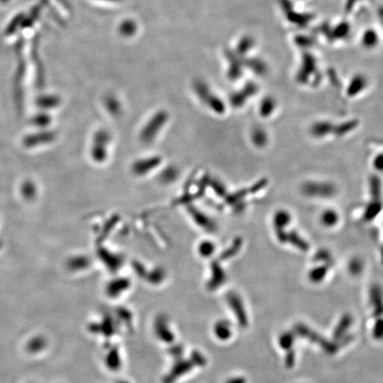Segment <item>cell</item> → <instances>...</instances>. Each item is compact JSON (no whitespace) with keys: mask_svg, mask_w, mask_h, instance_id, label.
Segmentation results:
<instances>
[{"mask_svg":"<svg viewBox=\"0 0 383 383\" xmlns=\"http://www.w3.org/2000/svg\"><path fill=\"white\" fill-rule=\"evenodd\" d=\"M295 344V333L293 332H284L279 338V346L282 349L289 351L293 349Z\"/></svg>","mask_w":383,"mask_h":383,"instance_id":"obj_15","label":"cell"},{"mask_svg":"<svg viewBox=\"0 0 383 383\" xmlns=\"http://www.w3.org/2000/svg\"><path fill=\"white\" fill-rule=\"evenodd\" d=\"M294 333L295 335H299L301 337H304L306 339L309 340L311 343L317 344L321 347L325 352L328 354H335L339 350L340 348H342V345L337 343V341H328L326 340L321 335H318V333L311 330L309 327L305 326L304 324H296L294 327Z\"/></svg>","mask_w":383,"mask_h":383,"instance_id":"obj_1","label":"cell"},{"mask_svg":"<svg viewBox=\"0 0 383 383\" xmlns=\"http://www.w3.org/2000/svg\"><path fill=\"white\" fill-rule=\"evenodd\" d=\"M251 140L253 144L257 148H264L268 144L269 138L265 130L261 128H256L251 133Z\"/></svg>","mask_w":383,"mask_h":383,"instance_id":"obj_13","label":"cell"},{"mask_svg":"<svg viewBox=\"0 0 383 383\" xmlns=\"http://www.w3.org/2000/svg\"><path fill=\"white\" fill-rule=\"evenodd\" d=\"M227 383H246V380L243 377H236L230 380Z\"/></svg>","mask_w":383,"mask_h":383,"instance_id":"obj_27","label":"cell"},{"mask_svg":"<svg viewBox=\"0 0 383 383\" xmlns=\"http://www.w3.org/2000/svg\"><path fill=\"white\" fill-rule=\"evenodd\" d=\"M276 236L281 243H289L293 245L296 248L300 249L302 251H308L309 250V244L304 238H302L296 231H286L285 229L275 230Z\"/></svg>","mask_w":383,"mask_h":383,"instance_id":"obj_4","label":"cell"},{"mask_svg":"<svg viewBox=\"0 0 383 383\" xmlns=\"http://www.w3.org/2000/svg\"><path fill=\"white\" fill-rule=\"evenodd\" d=\"M228 303L230 305L231 309L233 310V313H235L236 318L239 321V325L243 327L248 326V316L246 313V310L244 308L243 303L236 293H230L228 295Z\"/></svg>","mask_w":383,"mask_h":383,"instance_id":"obj_6","label":"cell"},{"mask_svg":"<svg viewBox=\"0 0 383 383\" xmlns=\"http://www.w3.org/2000/svg\"><path fill=\"white\" fill-rule=\"evenodd\" d=\"M383 209V203L381 200H373L366 206L363 215V220L369 222L374 220Z\"/></svg>","mask_w":383,"mask_h":383,"instance_id":"obj_10","label":"cell"},{"mask_svg":"<svg viewBox=\"0 0 383 383\" xmlns=\"http://www.w3.org/2000/svg\"><path fill=\"white\" fill-rule=\"evenodd\" d=\"M286 366L287 367H293L295 365L296 361V352L291 349L289 351H287V356H286Z\"/></svg>","mask_w":383,"mask_h":383,"instance_id":"obj_24","label":"cell"},{"mask_svg":"<svg viewBox=\"0 0 383 383\" xmlns=\"http://www.w3.org/2000/svg\"><path fill=\"white\" fill-rule=\"evenodd\" d=\"M108 106H109V109H110L112 112L114 111V113H115L116 110L119 109L118 102L116 100H115V99H109V100H108Z\"/></svg>","mask_w":383,"mask_h":383,"instance_id":"obj_26","label":"cell"},{"mask_svg":"<svg viewBox=\"0 0 383 383\" xmlns=\"http://www.w3.org/2000/svg\"><path fill=\"white\" fill-rule=\"evenodd\" d=\"M373 164H374L375 170L383 171V153L378 154L377 156L375 157Z\"/></svg>","mask_w":383,"mask_h":383,"instance_id":"obj_25","label":"cell"},{"mask_svg":"<svg viewBox=\"0 0 383 383\" xmlns=\"http://www.w3.org/2000/svg\"><path fill=\"white\" fill-rule=\"evenodd\" d=\"M348 270L352 275H359L363 270V263L358 258H354L349 262L348 265Z\"/></svg>","mask_w":383,"mask_h":383,"instance_id":"obj_22","label":"cell"},{"mask_svg":"<svg viewBox=\"0 0 383 383\" xmlns=\"http://www.w3.org/2000/svg\"><path fill=\"white\" fill-rule=\"evenodd\" d=\"M193 87L196 94L199 96V98L204 102L205 104L209 105V108H211L216 112L222 113L225 109L222 101L216 96L211 94L208 85L203 81L196 80L193 83Z\"/></svg>","mask_w":383,"mask_h":383,"instance_id":"obj_3","label":"cell"},{"mask_svg":"<svg viewBox=\"0 0 383 383\" xmlns=\"http://www.w3.org/2000/svg\"><path fill=\"white\" fill-rule=\"evenodd\" d=\"M373 336L375 340L383 339V318L375 319L373 327Z\"/></svg>","mask_w":383,"mask_h":383,"instance_id":"obj_23","label":"cell"},{"mask_svg":"<svg viewBox=\"0 0 383 383\" xmlns=\"http://www.w3.org/2000/svg\"><path fill=\"white\" fill-rule=\"evenodd\" d=\"M104 1H109V2H119L121 0H104Z\"/></svg>","mask_w":383,"mask_h":383,"instance_id":"obj_28","label":"cell"},{"mask_svg":"<svg viewBox=\"0 0 383 383\" xmlns=\"http://www.w3.org/2000/svg\"><path fill=\"white\" fill-rule=\"evenodd\" d=\"M323 226L327 227H333L336 226L339 222V215L335 209H327L323 211L320 217Z\"/></svg>","mask_w":383,"mask_h":383,"instance_id":"obj_14","label":"cell"},{"mask_svg":"<svg viewBox=\"0 0 383 383\" xmlns=\"http://www.w3.org/2000/svg\"><path fill=\"white\" fill-rule=\"evenodd\" d=\"M119 31L123 37H131L137 31L136 23L132 21H124L119 27Z\"/></svg>","mask_w":383,"mask_h":383,"instance_id":"obj_20","label":"cell"},{"mask_svg":"<svg viewBox=\"0 0 383 383\" xmlns=\"http://www.w3.org/2000/svg\"><path fill=\"white\" fill-rule=\"evenodd\" d=\"M369 301L373 309V316L375 319L383 318V291L378 284L372 285L369 290Z\"/></svg>","mask_w":383,"mask_h":383,"instance_id":"obj_5","label":"cell"},{"mask_svg":"<svg viewBox=\"0 0 383 383\" xmlns=\"http://www.w3.org/2000/svg\"><path fill=\"white\" fill-rule=\"evenodd\" d=\"M292 217L290 213L285 209H279L273 217V227L275 230L285 229L291 223Z\"/></svg>","mask_w":383,"mask_h":383,"instance_id":"obj_11","label":"cell"},{"mask_svg":"<svg viewBox=\"0 0 383 383\" xmlns=\"http://www.w3.org/2000/svg\"><path fill=\"white\" fill-rule=\"evenodd\" d=\"M314 262H323L324 265H327V266L331 267L334 265L333 263V257H332L331 254L329 253V251H327L326 249H321V250H318V252L315 254L313 258Z\"/></svg>","mask_w":383,"mask_h":383,"instance_id":"obj_19","label":"cell"},{"mask_svg":"<svg viewBox=\"0 0 383 383\" xmlns=\"http://www.w3.org/2000/svg\"><path fill=\"white\" fill-rule=\"evenodd\" d=\"M357 126V121H349V122H344V123L340 124L338 126H335L334 133L337 137H344L346 134H348V132H350L354 129H356Z\"/></svg>","mask_w":383,"mask_h":383,"instance_id":"obj_17","label":"cell"},{"mask_svg":"<svg viewBox=\"0 0 383 383\" xmlns=\"http://www.w3.org/2000/svg\"><path fill=\"white\" fill-rule=\"evenodd\" d=\"M329 270V266L327 265L316 266L309 271V279L312 283H319L326 278Z\"/></svg>","mask_w":383,"mask_h":383,"instance_id":"obj_12","label":"cell"},{"mask_svg":"<svg viewBox=\"0 0 383 383\" xmlns=\"http://www.w3.org/2000/svg\"><path fill=\"white\" fill-rule=\"evenodd\" d=\"M302 192L307 197L330 198L336 193L337 189L334 184L326 181H308L302 188Z\"/></svg>","mask_w":383,"mask_h":383,"instance_id":"obj_2","label":"cell"},{"mask_svg":"<svg viewBox=\"0 0 383 383\" xmlns=\"http://www.w3.org/2000/svg\"><path fill=\"white\" fill-rule=\"evenodd\" d=\"M370 194L372 200H381L382 182L377 176H372L370 178Z\"/></svg>","mask_w":383,"mask_h":383,"instance_id":"obj_16","label":"cell"},{"mask_svg":"<svg viewBox=\"0 0 383 383\" xmlns=\"http://www.w3.org/2000/svg\"><path fill=\"white\" fill-rule=\"evenodd\" d=\"M352 322V317L349 314H345L342 317L333 333V337L335 341H339L344 337V335H346V332L348 331L349 327H351Z\"/></svg>","mask_w":383,"mask_h":383,"instance_id":"obj_8","label":"cell"},{"mask_svg":"<svg viewBox=\"0 0 383 383\" xmlns=\"http://www.w3.org/2000/svg\"><path fill=\"white\" fill-rule=\"evenodd\" d=\"M334 131H335V125L332 124L331 122H317L310 128L311 135L317 139L327 137L329 134L334 133Z\"/></svg>","mask_w":383,"mask_h":383,"instance_id":"obj_9","label":"cell"},{"mask_svg":"<svg viewBox=\"0 0 383 383\" xmlns=\"http://www.w3.org/2000/svg\"><path fill=\"white\" fill-rule=\"evenodd\" d=\"M167 120V114L163 111L157 113L145 127L143 131L144 138L146 140H152L154 134L161 130V127L165 123Z\"/></svg>","mask_w":383,"mask_h":383,"instance_id":"obj_7","label":"cell"},{"mask_svg":"<svg viewBox=\"0 0 383 383\" xmlns=\"http://www.w3.org/2000/svg\"><path fill=\"white\" fill-rule=\"evenodd\" d=\"M382 259H383V252H382Z\"/></svg>","mask_w":383,"mask_h":383,"instance_id":"obj_29","label":"cell"},{"mask_svg":"<svg viewBox=\"0 0 383 383\" xmlns=\"http://www.w3.org/2000/svg\"><path fill=\"white\" fill-rule=\"evenodd\" d=\"M241 245H242V240L240 239H236L231 245V248L223 254V259H228L230 257H233L235 254L239 252V248H241Z\"/></svg>","mask_w":383,"mask_h":383,"instance_id":"obj_21","label":"cell"},{"mask_svg":"<svg viewBox=\"0 0 383 383\" xmlns=\"http://www.w3.org/2000/svg\"><path fill=\"white\" fill-rule=\"evenodd\" d=\"M216 335L221 340H227L230 338L231 335V326L227 321H221L218 323L215 328Z\"/></svg>","mask_w":383,"mask_h":383,"instance_id":"obj_18","label":"cell"}]
</instances>
